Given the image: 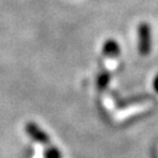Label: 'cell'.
Here are the masks:
<instances>
[{
    "mask_svg": "<svg viewBox=\"0 0 158 158\" xmlns=\"http://www.w3.org/2000/svg\"><path fill=\"white\" fill-rule=\"evenodd\" d=\"M138 41H139V52L147 55L151 50V29L149 25L143 23L138 27Z\"/></svg>",
    "mask_w": 158,
    "mask_h": 158,
    "instance_id": "obj_1",
    "label": "cell"
},
{
    "mask_svg": "<svg viewBox=\"0 0 158 158\" xmlns=\"http://www.w3.org/2000/svg\"><path fill=\"white\" fill-rule=\"evenodd\" d=\"M26 132L29 133V136L32 139L40 142V143H48L49 142L48 135L43 130H40V127H37V125H35V123H31V122L27 123L26 125Z\"/></svg>",
    "mask_w": 158,
    "mask_h": 158,
    "instance_id": "obj_2",
    "label": "cell"
},
{
    "mask_svg": "<svg viewBox=\"0 0 158 158\" xmlns=\"http://www.w3.org/2000/svg\"><path fill=\"white\" fill-rule=\"evenodd\" d=\"M102 51L107 56H116V55L120 54V45H118L114 40H107L103 45Z\"/></svg>",
    "mask_w": 158,
    "mask_h": 158,
    "instance_id": "obj_3",
    "label": "cell"
},
{
    "mask_svg": "<svg viewBox=\"0 0 158 158\" xmlns=\"http://www.w3.org/2000/svg\"><path fill=\"white\" fill-rule=\"evenodd\" d=\"M45 158H61V154H60V152L55 147H51V148L46 149Z\"/></svg>",
    "mask_w": 158,
    "mask_h": 158,
    "instance_id": "obj_4",
    "label": "cell"
},
{
    "mask_svg": "<svg viewBox=\"0 0 158 158\" xmlns=\"http://www.w3.org/2000/svg\"><path fill=\"white\" fill-rule=\"evenodd\" d=\"M154 87H156V90L158 91V78H156V81H154Z\"/></svg>",
    "mask_w": 158,
    "mask_h": 158,
    "instance_id": "obj_5",
    "label": "cell"
}]
</instances>
